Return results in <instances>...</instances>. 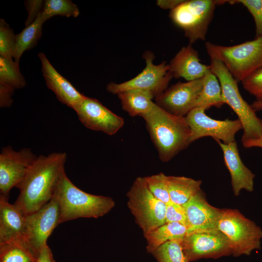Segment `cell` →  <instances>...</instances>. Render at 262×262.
Listing matches in <instances>:
<instances>
[{
  "instance_id": "1f68e13d",
  "label": "cell",
  "mask_w": 262,
  "mask_h": 262,
  "mask_svg": "<svg viewBox=\"0 0 262 262\" xmlns=\"http://www.w3.org/2000/svg\"><path fill=\"white\" fill-rule=\"evenodd\" d=\"M228 2L241 3L247 9L254 20L256 38L262 37V0H228Z\"/></svg>"
},
{
  "instance_id": "277c9868",
  "label": "cell",
  "mask_w": 262,
  "mask_h": 262,
  "mask_svg": "<svg viewBox=\"0 0 262 262\" xmlns=\"http://www.w3.org/2000/svg\"><path fill=\"white\" fill-rule=\"evenodd\" d=\"M210 59L220 61L237 82L262 67V37L230 46L205 43Z\"/></svg>"
},
{
  "instance_id": "ffe728a7",
  "label": "cell",
  "mask_w": 262,
  "mask_h": 262,
  "mask_svg": "<svg viewBox=\"0 0 262 262\" xmlns=\"http://www.w3.org/2000/svg\"><path fill=\"white\" fill-rule=\"evenodd\" d=\"M169 70L173 77L187 81L202 79L211 69L200 62L198 51L189 44L182 47L171 60Z\"/></svg>"
},
{
  "instance_id": "4dcf8cb0",
  "label": "cell",
  "mask_w": 262,
  "mask_h": 262,
  "mask_svg": "<svg viewBox=\"0 0 262 262\" xmlns=\"http://www.w3.org/2000/svg\"><path fill=\"white\" fill-rule=\"evenodd\" d=\"M16 34L13 30L4 20L0 19V56L12 58Z\"/></svg>"
},
{
  "instance_id": "52a82bcc",
  "label": "cell",
  "mask_w": 262,
  "mask_h": 262,
  "mask_svg": "<svg viewBox=\"0 0 262 262\" xmlns=\"http://www.w3.org/2000/svg\"><path fill=\"white\" fill-rule=\"evenodd\" d=\"M218 229L227 237L234 257L249 255L261 248L262 229L237 210H224Z\"/></svg>"
},
{
  "instance_id": "6da1fadb",
  "label": "cell",
  "mask_w": 262,
  "mask_h": 262,
  "mask_svg": "<svg viewBox=\"0 0 262 262\" xmlns=\"http://www.w3.org/2000/svg\"><path fill=\"white\" fill-rule=\"evenodd\" d=\"M65 152L39 155L16 187L19 194L14 204L26 215L32 214L52 197L66 160Z\"/></svg>"
},
{
  "instance_id": "30bf717a",
  "label": "cell",
  "mask_w": 262,
  "mask_h": 262,
  "mask_svg": "<svg viewBox=\"0 0 262 262\" xmlns=\"http://www.w3.org/2000/svg\"><path fill=\"white\" fill-rule=\"evenodd\" d=\"M205 111L196 107L185 116L191 131L190 143L207 136L225 144L235 141V134L242 129L240 121L238 119H214L208 116Z\"/></svg>"
},
{
  "instance_id": "7a4b0ae2",
  "label": "cell",
  "mask_w": 262,
  "mask_h": 262,
  "mask_svg": "<svg viewBox=\"0 0 262 262\" xmlns=\"http://www.w3.org/2000/svg\"><path fill=\"white\" fill-rule=\"evenodd\" d=\"M141 117L162 162L170 161L191 144V131L185 117L173 115L156 103Z\"/></svg>"
},
{
  "instance_id": "e575fe53",
  "label": "cell",
  "mask_w": 262,
  "mask_h": 262,
  "mask_svg": "<svg viewBox=\"0 0 262 262\" xmlns=\"http://www.w3.org/2000/svg\"><path fill=\"white\" fill-rule=\"evenodd\" d=\"M44 1L43 0H28L25 2V5L28 12V16L25 22V27L28 26L37 18L42 12L40 10L43 6Z\"/></svg>"
},
{
  "instance_id": "603a6c76",
  "label": "cell",
  "mask_w": 262,
  "mask_h": 262,
  "mask_svg": "<svg viewBox=\"0 0 262 262\" xmlns=\"http://www.w3.org/2000/svg\"><path fill=\"white\" fill-rule=\"evenodd\" d=\"M185 225L178 222L166 223L146 234L147 242V250L151 253L153 250L169 241H182L187 234Z\"/></svg>"
},
{
  "instance_id": "f1b7e54d",
  "label": "cell",
  "mask_w": 262,
  "mask_h": 262,
  "mask_svg": "<svg viewBox=\"0 0 262 262\" xmlns=\"http://www.w3.org/2000/svg\"><path fill=\"white\" fill-rule=\"evenodd\" d=\"M181 241H169L163 244L150 254L157 262H187L183 252Z\"/></svg>"
},
{
  "instance_id": "f35d334b",
  "label": "cell",
  "mask_w": 262,
  "mask_h": 262,
  "mask_svg": "<svg viewBox=\"0 0 262 262\" xmlns=\"http://www.w3.org/2000/svg\"><path fill=\"white\" fill-rule=\"evenodd\" d=\"M243 146L245 148L254 147L262 148V136L257 139H253L242 142Z\"/></svg>"
},
{
  "instance_id": "7c38bea8",
  "label": "cell",
  "mask_w": 262,
  "mask_h": 262,
  "mask_svg": "<svg viewBox=\"0 0 262 262\" xmlns=\"http://www.w3.org/2000/svg\"><path fill=\"white\" fill-rule=\"evenodd\" d=\"M181 244L187 262L232 255L227 237L218 229L186 235Z\"/></svg>"
},
{
  "instance_id": "8d00e7d4",
  "label": "cell",
  "mask_w": 262,
  "mask_h": 262,
  "mask_svg": "<svg viewBox=\"0 0 262 262\" xmlns=\"http://www.w3.org/2000/svg\"><path fill=\"white\" fill-rule=\"evenodd\" d=\"M36 262H55L52 252L47 245L44 246L38 253Z\"/></svg>"
},
{
  "instance_id": "4fadbf2b",
  "label": "cell",
  "mask_w": 262,
  "mask_h": 262,
  "mask_svg": "<svg viewBox=\"0 0 262 262\" xmlns=\"http://www.w3.org/2000/svg\"><path fill=\"white\" fill-rule=\"evenodd\" d=\"M37 157L30 148L16 151L10 146L2 148L0 153V196L8 198L11 189L22 181Z\"/></svg>"
},
{
  "instance_id": "836d02e7",
  "label": "cell",
  "mask_w": 262,
  "mask_h": 262,
  "mask_svg": "<svg viewBox=\"0 0 262 262\" xmlns=\"http://www.w3.org/2000/svg\"><path fill=\"white\" fill-rule=\"evenodd\" d=\"M166 204L165 222H178L186 226V214L183 206L171 201Z\"/></svg>"
},
{
  "instance_id": "2e32d148",
  "label": "cell",
  "mask_w": 262,
  "mask_h": 262,
  "mask_svg": "<svg viewBox=\"0 0 262 262\" xmlns=\"http://www.w3.org/2000/svg\"><path fill=\"white\" fill-rule=\"evenodd\" d=\"M182 206L186 218V235L218 229L224 210L211 205L201 190Z\"/></svg>"
},
{
  "instance_id": "4316f807",
  "label": "cell",
  "mask_w": 262,
  "mask_h": 262,
  "mask_svg": "<svg viewBox=\"0 0 262 262\" xmlns=\"http://www.w3.org/2000/svg\"><path fill=\"white\" fill-rule=\"evenodd\" d=\"M0 82L15 89L25 86L26 80L19 70V63L13 58L0 56Z\"/></svg>"
},
{
  "instance_id": "83f0119b",
  "label": "cell",
  "mask_w": 262,
  "mask_h": 262,
  "mask_svg": "<svg viewBox=\"0 0 262 262\" xmlns=\"http://www.w3.org/2000/svg\"><path fill=\"white\" fill-rule=\"evenodd\" d=\"M77 6L69 0H46L44 1L41 15L46 21L54 16L76 17L79 15Z\"/></svg>"
},
{
  "instance_id": "8992f818",
  "label": "cell",
  "mask_w": 262,
  "mask_h": 262,
  "mask_svg": "<svg viewBox=\"0 0 262 262\" xmlns=\"http://www.w3.org/2000/svg\"><path fill=\"white\" fill-rule=\"evenodd\" d=\"M227 0H183L170 11L169 16L174 23L184 32L190 44L206 39L215 7Z\"/></svg>"
},
{
  "instance_id": "d6a6232c",
  "label": "cell",
  "mask_w": 262,
  "mask_h": 262,
  "mask_svg": "<svg viewBox=\"0 0 262 262\" xmlns=\"http://www.w3.org/2000/svg\"><path fill=\"white\" fill-rule=\"evenodd\" d=\"M241 82L243 88L255 98L256 101H262V67L256 70Z\"/></svg>"
},
{
  "instance_id": "44dd1931",
  "label": "cell",
  "mask_w": 262,
  "mask_h": 262,
  "mask_svg": "<svg viewBox=\"0 0 262 262\" xmlns=\"http://www.w3.org/2000/svg\"><path fill=\"white\" fill-rule=\"evenodd\" d=\"M122 109L130 116H142L148 113L155 103L152 101L154 95L150 92L143 90H130L117 94Z\"/></svg>"
},
{
  "instance_id": "cb8c5ba5",
  "label": "cell",
  "mask_w": 262,
  "mask_h": 262,
  "mask_svg": "<svg viewBox=\"0 0 262 262\" xmlns=\"http://www.w3.org/2000/svg\"><path fill=\"white\" fill-rule=\"evenodd\" d=\"M45 22L40 13L33 23L16 34L13 53V58L16 62L19 63L24 52L32 49L37 44L41 37L42 25Z\"/></svg>"
},
{
  "instance_id": "8fae6325",
  "label": "cell",
  "mask_w": 262,
  "mask_h": 262,
  "mask_svg": "<svg viewBox=\"0 0 262 262\" xmlns=\"http://www.w3.org/2000/svg\"><path fill=\"white\" fill-rule=\"evenodd\" d=\"M58 201L51 199L36 212L26 216L24 239L36 256L47 244L48 237L59 224Z\"/></svg>"
},
{
  "instance_id": "3957f363",
  "label": "cell",
  "mask_w": 262,
  "mask_h": 262,
  "mask_svg": "<svg viewBox=\"0 0 262 262\" xmlns=\"http://www.w3.org/2000/svg\"><path fill=\"white\" fill-rule=\"evenodd\" d=\"M59 209V223L79 218H98L109 212L115 206L110 197L85 192L67 177L64 170L54 195Z\"/></svg>"
},
{
  "instance_id": "5b68a950",
  "label": "cell",
  "mask_w": 262,
  "mask_h": 262,
  "mask_svg": "<svg viewBox=\"0 0 262 262\" xmlns=\"http://www.w3.org/2000/svg\"><path fill=\"white\" fill-rule=\"evenodd\" d=\"M211 60V70L218 78L225 104L229 105L240 121L243 130L241 142L257 139L262 136V120L243 98L238 82L220 61Z\"/></svg>"
},
{
  "instance_id": "ba28073f",
  "label": "cell",
  "mask_w": 262,
  "mask_h": 262,
  "mask_svg": "<svg viewBox=\"0 0 262 262\" xmlns=\"http://www.w3.org/2000/svg\"><path fill=\"white\" fill-rule=\"evenodd\" d=\"M128 207L144 235L166 223V204L148 189L143 177H137L127 193Z\"/></svg>"
},
{
  "instance_id": "484cf974",
  "label": "cell",
  "mask_w": 262,
  "mask_h": 262,
  "mask_svg": "<svg viewBox=\"0 0 262 262\" xmlns=\"http://www.w3.org/2000/svg\"><path fill=\"white\" fill-rule=\"evenodd\" d=\"M36 255L24 242L0 244V262H36Z\"/></svg>"
},
{
  "instance_id": "9c48e42d",
  "label": "cell",
  "mask_w": 262,
  "mask_h": 262,
  "mask_svg": "<svg viewBox=\"0 0 262 262\" xmlns=\"http://www.w3.org/2000/svg\"><path fill=\"white\" fill-rule=\"evenodd\" d=\"M146 66L138 75L125 82H110L107 85L108 92L117 95L123 91L138 89L151 92L155 98L162 94L167 88L173 77L169 64L164 61L158 65L153 63L154 54L147 51L144 54Z\"/></svg>"
},
{
  "instance_id": "ac0fdd59",
  "label": "cell",
  "mask_w": 262,
  "mask_h": 262,
  "mask_svg": "<svg viewBox=\"0 0 262 262\" xmlns=\"http://www.w3.org/2000/svg\"><path fill=\"white\" fill-rule=\"evenodd\" d=\"M38 56L48 88L54 93L60 102L75 111L85 96L55 69L44 53L41 52Z\"/></svg>"
},
{
  "instance_id": "d4e9b609",
  "label": "cell",
  "mask_w": 262,
  "mask_h": 262,
  "mask_svg": "<svg viewBox=\"0 0 262 262\" xmlns=\"http://www.w3.org/2000/svg\"><path fill=\"white\" fill-rule=\"evenodd\" d=\"M224 104L219 81L210 69L202 78V87L196 107L206 110L212 107L221 108Z\"/></svg>"
},
{
  "instance_id": "d6986e66",
  "label": "cell",
  "mask_w": 262,
  "mask_h": 262,
  "mask_svg": "<svg viewBox=\"0 0 262 262\" xmlns=\"http://www.w3.org/2000/svg\"><path fill=\"white\" fill-rule=\"evenodd\" d=\"M8 199L0 195V244L25 242L26 216L14 204L9 203Z\"/></svg>"
},
{
  "instance_id": "7402d4cb",
  "label": "cell",
  "mask_w": 262,
  "mask_h": 262,
  "mask_svg": "<svg viewBox=\"0 0 262 262\" xmlns=\"http://www.w3.org/2000/svg\"><path fill=\"white\" fill-rule=\"evenodd\" d=\"M167 182L171 201L180 205L201 190L202 181L190 178L167 176Z\"/></svg>"
},
{
  "instance_id": "74e56055",
  "label": "cell",
  "mask_w": 262,
  "mask_h": 262,
  "mask_svg": "<svg viewBox=\"0 0 262 262\" xmlns=\"http://www.w3.org/2000/svg\"><path fill=\"white\" fill-rule=\"evenodd\" d=\"M182 0H158L157 1V5L163 9L172 10L180 4Z\"/></svg>"
},
{
  "instance_id": "e0dca14e",
  "label": "cell",
  "mask_w": 262,
  "mask_h": 262,
  "mask_svg": "<svg viewBox=\"0 0 262 262\" xmlns=\"http://www.w3.org/2000/svg\"><path fill=\"white\" fill-rule=\"evenodd\" d=\"M223 154L225 164L231 176V183L234 194L238 196L242 190L251 192L254 190L255 175L243 163L240 156L237 144L235 141L225 144L215 140Z\"/></svg>"
},
{
  "instance_id": "ab89813d",
  "label": "cell",
  "mask_w": 262,
  "mask_h": 262,
  "mask_svg": "<svg viewBox=\"0 0 262 262\" xmlns=\"http://www.w3.org/2000/svg\"><path fill=\"white\" fill-rule=\"evenodd\" d=\"M251 106L255 112L262 111V101L255 100Z\"/></svg>"
},
{
  "instance_id": "5bb4252c",
  "label": "cell",
  "mask_w": 262,
  "mask_h": 262,
  "mask_svg": "<svg viewBox=\"0 0 262 262\" xmlns=\"http://www.w3.org/2000/svg\"><path fill=\"white\" fill-rule=\"evenodd\" d=\"M202 87V78L185 82H179L156 97L155 103L173 115L185 117L196 107Z\"/></svg>"
},
{
  "instance_id": "f546056e",
  "label": "cell",
  "mask_w": 262,
  "mask_h": 262,
  "mask_svg": "<svg viewBox=\"0 0 262 262\" xmlns=\"http://www.w3.org/2000/svg\"><path fill=\"white\" fill-rule=\"evenodd\" d=\"M150 192L158 199L167 204L171 202L167 176L163 173L143 177Z\"/></svg>"
},
{
  "instance_id": "9a60e30c",
  "label": "cell",
  "mask_w": 262,
  "mask_h": 262,
  "mask_svg": "<svg viewBox=\"0 0 262 262\" xmlns=\"http://www.w3.org/2000/svg\"><path fill=\"white\" fill-rule=\"evenodd\" d=\"M75 111L86 128L109 135L116 134L124 124L122 117L95 98L85 96Z\"/></svg>"
},
{
  "instance_id": "d590c367",
  "label": "cell",
  "mask_w": 262,
  "mask_h": 262,
  "mask_svg": "<svg viewBox=\"0 0 262 262\" xmlns=\"http://www.w3.org/2000/svg\"><path fill=\"white\" fill-rule=\"evenodd\" d=\"M15 88L12 86L0 82V107H10L13 102L12 96Z\"/></svg>"
}]
</instances>
